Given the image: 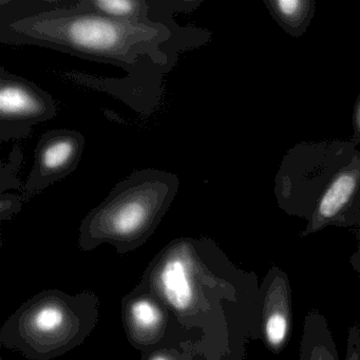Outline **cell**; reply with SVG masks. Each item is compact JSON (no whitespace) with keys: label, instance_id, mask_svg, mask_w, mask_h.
<instances>
[{"label":"cell","instance_id":"6da1fadb","mask_svg":"<svg viewBox=\"0 0 360 360\" xmlns=\"http://www.w3.org/2000/svg\"><path fill=\"white\" fill-rule=\"evenodd\" d=\"M0 41L33 45L84 60L112 65L127 72L124 79H100L79 72L68 79L106 92L148 115L162 98L163 77L181 53L205 44L208 33L174 22H132L72 8L30 11L18 1H0Z\"/></svg>","mask_w":360,"mask_h":360},{"label":"cell","instance_id":"7a4b0ae2","mask_svg":"<svg viewBox=\"0 0 360 360\" xmlns=\"http://www.w3.org/2000/svg\"><path fill=\"white\" fill-rule=\"evenodd\" d=\"M146 280L178 317L199 316L214 360H244L250 341L260 340L258 275L236 266L210 240H174Z\"/></svg>","mask_w":360,"mask_h":360},{"label":"cell","instance_id":"3957f363","mask_svg":"<svg viewBox=\"0 0 360 360\" xmlns=\"http://www.w3.org/2000/svg\"><path fill=\"white\" fill-rule=\"evenodd\" d=\"M178 176L164 170H136L117 183L106 199L84 218L79 246L94 250L111 244L120 254L146 243L178 193Z\"/></svg>","mask_w":360,"mask_h":360},{"label":"cell","instance_id":"277c9868","mask_svg":"<svg viewBox=\"0 0 360 360\" xmlns=\"http://www.w3.org/2000/svg\"><path fill=\"white\" fill-rule=\"evenodd\" d=\"M100 300L94 292L45 290L25 302L0 330L1 345L31 360H50L82 345L96 328Z\"/></svg>","mask_w":360,"mask_h":360},{"label":"cell","instance_id":"5b68a950","mask_svg":"<svg viewBox=\"0 0 360 360\" xmlns=\"http://www.w3.org/2000/svg\"><path fill=\"white\" fill-rule=\"evenodd\" d=\"M56 115L51 94L24 77L0 68V141L27 138L32 127Z\"/></svg>","mask_w":360,"mask_h":360},{"label":"cell","instance_id":"8992f818","mask_svg":"<svg viewBox=\"0 0 360 360\" xmlns=\"http://www.w3.org/2000/svg\"><path fill=\"white\" fill-rule=\"evenodd\" d=\"M85 136L69 129H54L39 139L35 149L34 165L24 187L33 195L72 174L81 161Z\"/></svg>","mask_w":360,"mask_h":360},{"label":"cell","instance_id":"52a82bcc","mask_svg":"<svg viewBox=\"0 0 360 360\" xmlns=\"http://www.w3.org/2000/svg\"><path fill=\"white\" fill-rule=\"evenodd\" d=\"M260 340L271 353L279 355L292 335V286L288 274L271 266L259 288Z\"/></svg>","mask_w":360,"mask_h":360},{"label":"cell","instance_id":"ba28073f","mask_svg":"<svg viewBox=\"0 0 360 360\" xmlns=\"http://www.w3.org/2000/svg\"><path fill=\"white\" fill-rule=\"evenodd\" d=\"M123 316L128 339L136 349L147 351L166 334V305L146 285H141L124 299Z\"/></svg>","mask_w":360,"mask_h":360},{"label":"cell","instance_id":"9c48e42d","mask_svg":"<svg viewBox=\"0 0 360 360\" xmlns=\"http://www.w3.org/2000/svg\"><path fill=\"white\" fill-rule=\"evenodd\" d=\"M299 351V360H339L328 319L317 309L305 316Z\"/></svg>","mask_w":360,"mask_h":360},{"label":"cell","instance_id":"30bf717a","mask_svg":"<svg viewBox=\"0 0 360 360\" xmlns=\"http://www.w3.org/2000/svg\"><path fill=\"white\" fill-rule=\"evenodd\" d=\"M355 188V180L349 174L339 176L322 198L319 216L322 221L332 220L345 207Z\"/></svg>","mask_w":360,"mask_h":360},{"label":"cell","instance_id":"8fae6325","mask_svg":"<svg viewBox=\"0 0 360 360\" xmlns=\"http://www.w3.org/2000/svg\"><path fill=\"white\" fill-rule=\"evenodd\" d=\"M345 360H360V326L358 323L349 326L347 330Z\"/></svg>","mask_w":360,"mask_h":360},{"label":"cell","instance_id":"7c38bea8","mask_svg":"<svg viewBox=\"0 0 360 360\" xmlns=\"http://www.w3.org/2000/svg\"><path fill=\"white\" fill-rule=\"evenodd\" d=\"M0 204H1V208H0L1 220H6V219L10 218L12 214L20 212V208H22V199L18 195H11V193H9V195L1 193Z\"/></svg>","mask_w":360,"mask_h":360},{"label":"cell","instance_id":"4fadbf2b","mask_svg":"<svg viewBox=\"0 0 360 360\" xmlns=\"http://www.w3.org/2000/svg\"><path fill=\"white\" fill-rule=\"evenodd\" d=\"M276 5L279 8L280 12L288 18H297L303 9L304 3L298 1V0H281L278 1Z\"/></svg>","mask_w":360,"mask_h":360},{"label":"cell","instance_id":"5bb4252c","mask_svg":"<svg viewBox=\"0 0 360 360\" xmlns=\"http://www.w3.org/2000/svg\"><path fill=\"white\" fill-rule=\"evenodd\" d=\"M145 360H179L178 355L167 349L149 352Z\"/></svg>","mask_w":360,"mask_h":360},{"label":"cell","instance_id":"9a60e30c","mask_svg":"<svg viewBox=\"0 0 360 360\" xmlns=\"http://www.w3.org/2000/svg\"><path fill=\"white\" fill-rule=\"evenodd\" d=\"M349 264H351L352 269L357 273L358 278L360 280V245L357 252L349 259Z\"/></svg>","mask_w":360,"mask_h":360}]
</instances>
